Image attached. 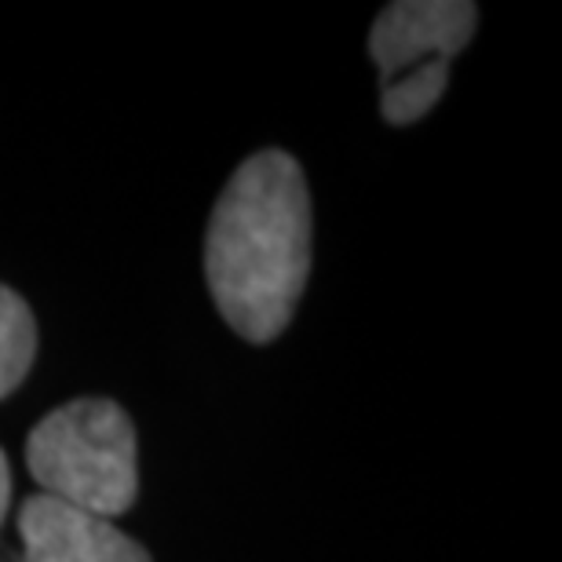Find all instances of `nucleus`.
I'll return each instance as SVG.
<instances>
[{"label":"nucleus","instance_id":"obj_4","mask_svg":"<svg viewBox=\"0 0 562 562\" xmlns=\"http://www.w3.org/2000/svg\"><path fill=\"white\" fill-rule=\"evenodd\" d=\"M22 562H150V555L110 519L52 497H26L19 512Z\"/></svg>","mask_w":562,"mask_h":562},{"label":"nucleus","instance_id":"obj_1","mask_svg":"<svg viewBox=\"0 0 562 562\" xmlns=\"http://www.w3.org/2000/svg\"><path fill=\"white\" fill-rule=\"evenodd\" d=\"M311 271V198L281 150L252 154L223 187L205 238V274L223 322L249 344L285 333Z\"/></svg>","mask_w":562,"mask_h":562},{"label":"nucleus","instance_id":"obj_2","mask_svg":"<svg viewBox=\"0 0 562 562\" xmlns=\"http://www.w3.org/2000/svg\"><path fill=\"white\" fill-rule=\"evenodd\" d=\"M26 468L44 497L117 519L136 504V427L110 398L52 409L26 438Z\"/></svg>","mask_w":562,"mask_h":562},{"label":"nucleus","instance_id":"obj_6","mask_svg":"<svg viewBox=\"0 0 562 562\" xmlns=\"http://www.w3.org/2000/svg\"><path fill=\"white\" fill-rule=\"evenodd\" d=\"M449 66H427V70L395 77V81L380 85V110L391 125H413L431 110L446 92Z\"/></svg>","mask_w":562,"mask_h":562},{"label":"nucleus","instance_id":"obj_5","mask_svg":"<svg viewBox=\"0 0 562 562\" xmlns=\"http://www.w3.org/2000/svg\"><path fill=\"white\" fill-rule=\"evenodd\" d=\"M37 355V325L26 300L0 285V398H8L26 380Z\"/></svg>","mask_w":562,"mask_h":562},{"label":"nucleus","instance_id":"obj_3","mask_svg":"<svg viewBox=\"0 0 562 562\" xmlns=\"http://www.w3.org/2000/svg\"><path fill=\"white\" fill-rule=\"evenodd\" d=\"M479 8L468 0H402L380 11L369 33V55L380 66V85L395 77L449 66L468 48L475 33Z\"/></svg>","mask_w":562,"mask_h":562},{"label":"nucleus","instance_id":"obj_7","mask_svg":"<svg viewBox=\"0 0 562 562\" xmlns=\"http://www.w3.org/2000/svg\"><path fill=\"white\" fill-rule=\"evenodd\" d=\"M8 504H11V468H8L4 449H0V522H4Z\"/></svg>","mask_w":562,"mask_h":562}]
</instances>
